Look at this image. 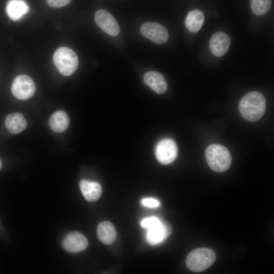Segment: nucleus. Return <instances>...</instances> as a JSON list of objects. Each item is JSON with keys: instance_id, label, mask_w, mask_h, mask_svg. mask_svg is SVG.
Returning a JSON list of instances; mask_svg holds the SVG:
<instances>
[{"instance_id": "obj_14", "label": "nucleus", "mask_w": 274, "mask_h": 274, "mask_svg": "<svg viewBox=\"0 0 274 274\" xmlns=\"http://www.w3.org/2000/svg\"><path fill=\"white\" fill-rule=\"evenodd\" d=\"M6 9L11 19L16 21L27 13L29 8L27 3L23 0H10L7 4Z\"/></svg>"}, {"instance_id": "obj_2", "label": "nucleus", "mask_w": 274, "mask_h": 274, "mask_svg": "<svg viewBox=\"0 0 274 274\" xmlns=\"http://www.w3.org/2000/svg\"><path fill=\"white\" fill-rule=\"evenodd\" d=\"M205 156L210 167L216 172H223L230 166L231 156L229 150L219 144L209 146L205 152Z\"/></svg>"}, {"instance_id": "obj_23", "label": "nucleus", "mask_w": 274, "mask_h": 274, "mask_svg": "<svg viewBox=\"0 0 274 274\" xmlns=\"http://www.w3.org/2000/svg\"><path fill=\"white\" fill-rule=\"evenodd\" d=\"M1 166H2V162H1V161L0 160V168H1Z\"/></svg>"}, {"instance_id": "obj_15", "label": "nucleus", "mask_w": 274, "mask_h": 274, "mask_svg": "<svg viewBox=\"0 0 274 274\" xmlns=\"http://www.w3.org/2000/svg\"><path fill=\"white\" fill-rule=\"evenodd\" d=\"M5 126L11 133L16 134L25 129L27 122L21 113H12L6 117Z\"/></svg>"}, {"instance_id": "obj_8", "label": "nucleus", "mask_w": 274, "mask_h": 274, "mask_svg": "<svg viewBox=\"0 0 274 274\" xmlns=\"http://www.w3.org/2000/svg\"><path fill=\"white\" fill-rule=\"evenodd\" d=\"M94 19L99 27L111 36H116L120 32V26L114 17L107 11L97 10Z\"/></svg>"}, {"instance_id": "obj_12", "label": "nucleus", "mask_w": 274, "mask_h": 274, "mask_svg": "<svg viewBox=\"0 0 274 274\" xmlns=\"http://www.w3.org/2000/svg\"><path fill=\"white\" fill-rule=\"evenodd\" d=\"M79 186L83 196L89 201H96L101 195L102 188L98 182L82 180Z\"/></svg>"}, {"instance_id": "obj_6", "label": "nucleus", "mask_w": 274, "mask_h": 274, "mask_svg": "<svg viewBox=\"0 0 274 274\" xmlns=\"http://www.w3.org/2000/svg\"><path fill=\"white\" fill-rule=\"evenodd\" d=\"M155 153L158 161L163 164L173 162L177 157L178 148L175 142L169 138L160 140L156 145Z\"/></svg>"}, {"instance_id": "obj_13", "label": "nucleus", "mask_w": 274, "mask_h": 274, "mask_svg": "<svg viewBox=\"0 0 274 274\" xmlns=\"http://www.w3.org/2000/svg\"><path fill=\"white\" fill-rule=\"evenodd\" d=\"M144 81L158 94H162L167 89V83L164 78L157 72L149 71L145 73Z\"/></svg>"}, {"instance_id": "obj_17", "label": "nucleus", "mask_w": 274, "mask_h": 274, "mask_svg": "<svg viewBox=\"0 0 274 274\" xmlns=\"http://www.w3.org/2000/svg\"><path fill=\"white\" fill-rule=\"evenodd\" d=\"M70 120L66 113L61 110L55 112L50 117L49 124L52 130L62 132L68 127Z\"/></svg>"}, {"instance_id": "obj_22", "label": "nucleus", "mask_w": 274, "mask_h": 274, "mask_svg": "<svg viewBox=\"0 0 274 274\" xmlns=\"http://www.w3.org/2000/svg\"><path fill=\"white\" fill-rule=\"evenodd\" d=\"M72 0H46L48 5L53 8H60L69 4Z\"/></svg>"}, {"instance_id": "obj_4", "label": "nucleus", "mask_w": 274, "mask_h": 274, "mask_svg": "<svg viewBox=\"0 0 274 274\" xmlns=\"http://www.w3.org/2000/svg\"><path fill=\"white\" fill-rule=\"evenodd\" d=\"M215 252L208 248H200L191 251L186 259V265L190 270L201 272L209 268L216 260Z\"/></svg>"}, {"instance_id": "obj_16", "label": "nucleus", "mask_w": 274, "mask_h": 274, "mask_svg": "<svg viewBox=\"0 0 274 274\" xmlns=\"http://www.w3.org/2000/svg\"><path fill=\"white\" fill-rule=\"evenodd\" d=\"M97 235L101 243L105 245H111L115 241L117 232L113 224L107 221L101 222L98 224Z\"/></svg>"}, {"instance_id": "obj_18", "label": "nucleus", "mask_w": 274, "mask_h": 274, "mask_svg": "<svg viewBox=\"0 0 274 274\" xmlns=\"http://www.w3.org/2000/svg\"><path fill=\"white\" fill-rule=\"evenodd\" d=\"M204 20L203 13L200 10H193L187 15L185 22V26L190 32L195 33L201 28Z\"/></svg>"}, {"instance_id": "obj_1", "label": "nucleus", "mask_w": 274, "mask_h": 274, "mask_svg": "<svg viewBox=\"0 0 274 274\" xmlns=\"http://www.w3.org/2000/svg\"><path fill=\"white\" fill-rule=\"evenodd\" d=\"M266 100L263 95L258 91H251L245 95L239 103V110L246 120L255 122L264 115Z\"/></svg>"}, {"instance_id": "obj_3", "label": "nucleus", "mask_w": 274, "mask_h": 274, "mask_svg": "<svg viewBox=\"0 0 274 274\" xmlns=\"http://www.w3.org/2000/svg\"><path fill=\"white\" fill-rule=\"evenodd\" d=\"M53 60L58 72L64 76H69L74 74L79 65L77 54L67 47L58 48L54 53Z\"/></svg>"}, {"instance_id": "obj_21", "label": "nucleus", "mask_w": 274, "mask_h": 274, "mask_svg": "<svg viewBox=\"0 0 274 274\" xmlns=\"http://www.w3.org/2000/svg\"><path fill=\"white\" fill-rule=\"evenodd\" d=\"M142 203L144 206L148 208H156L160 205L159 200L152 197L143 198Z\"/></svg>"}, {"instance_id": "obj_11", "label": "nucleus", "mask_w": 274, "mask_h": 274, "mask_svg": "<svg viewBox=\"0 0 274 274\" xmlns=\"http://www.w3.org/2000/svg\"><path fill=\"white\" fill-rule=\"evenodd\" d=\"M62 246L66 251L77 253L84 250L87 247L88 241L80 232H72L65 236L62 242Z\"/></svg>"}, {"instance_id": "obj_10", "label": "nucleus", "mask_w": 274, "mask_h": 274, "mask_svg": "<svg viewBox=\"0 0 274 274\" xmlns=\"http://www.w3.org/2000/svg\"><path fill=\"white\" fill-rule=\"evenodd\" d=\"M230 42V39L226 33L222 31L216 32L210 40V49L214 55L221 57L227 52Z\"/></svg>"}, {"instance_id": "obj_20", "label": "nucleus", "mask_w": 274, "mask_h": 274, "mask_svg": "<svg viewBox=\"0 0 274 274\" xmlns=\"http://www.w3.org/2000/svg\"><path fill=\"white\" fill-rule=\"evenodd\" d=\"M160 221V220L158 218L152 216L142 220L141 222V225L143 227L149 229L158 223Z\"/></svg>"}, {"instance_id": "obj_19", "label": "nucleus", "mask_w": 274, "mask_h": 274, "mask_svg": "<svg viewBox=\"0 0 274 274\" xmlns=\"http://www.w3.org/2000/svg\"><path fill=\"white\" fill-rule=\"evenodd\" d=\"M271 0H250L252 12L257 16L266 14L270 8Z\"/></svg>"}, {"instance_id": "obj_9", "label": "nucleus", "mask_w": 274, "mask_h": 274, "mask_svg": "<svg viewBox=\"0 0 274 274\" xmlns=\"http://www.w3.org/2000/svg\"><path fill=\"white\" fill-rule=\"evenodd\" d=\"M172 232L171 225L167 221L160 220L158 223L148 229L146 241L152 246L156 245L165 241Z\"/></svg>"}, {"instance_id": "obj_5", "label": "nucleus", "mask_w": 274, "mask_h": 274, "mask_svg": "<svg viewBox=\"0 0 274 274\" xmlns=\"http://www.w3.org/2000/svg\"><path fill=\"white\" fill-rule=\"evenodd\" d=\"M36 85L33 80L26 75H20L13 80L11 90L13 95L20 100L31 98L36 92Z\"/></svg>"}, {"instance_id": "obj_7", "label": "nucleus", "mask_w": 274, "mask_h": 274, "mask_svg": "<svg viewBox=\"0 0 274 274\" xmlns=\"http://www.w3.org/2000/svg\"><path fill=\"white\" fill-rule=\"evenodd\" d=\"M141 35L153 43L161 44L168 39V33L162 25L152 22L143 23L140 27Z\"/></svg>"}]
</instances>
